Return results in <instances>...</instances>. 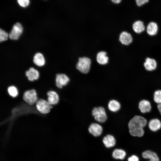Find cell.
<instances>
[{"label":"cell","instance_id":"obj_1","mask_svg":"<svg viewBox=\"0 0 161 161\" xmlns=\"http://www.w3.org/2000/svg\"><path fill=\"white\" fill-rule=\"evenodd\" d=\"M147 124V120L145 117L140 115L135 116L128 124L130 134L133 136L142 137L144 132L143 128Z\"/></svg>","mask_w":161,"mask_h":161},{"label":"cell","instance_id":"obj_2","mask_svg":"<svg viewBox=\"0 0 161 161\" xmlns=\"http://www.w3.org/2000/svg\"><path fill=\"white\" fill-rule=\"evenodd\" d=\"M92 64L90 58L86 57H79L76 67L80 73L84 74H88L90 72Z\"/></svg>","mask_w":161,"mask_h":161},{"label":"cell","instance_id":"obj_3","mask_svg":"<svg viewBox=\"0 0 161 161\" xmlns=\"http://www.w3.org/2000/svg\"><path fill=\"white\" fill-rule=\"evenodd\" d=\"M91 114L94 119L100 123L105 122L107 119L106 110L102 106L94 107L92 111Z\"/></svg>","mask_w":161,"mask_h":161},{"label":"cell","instance_id":"obj_4","mask_svg":"<svg viewBox=\"0 0 161 161\" xmlns=\"http://www.w3.org/2000/svg\"><path fill=\"white\" fill-rule=\"evenodd\" d=\"M36 107L38 111L41 114L49 113L53 106L44 99L39 98L36 103Z\"/></svg>","mask_w":161,"mask_h":161},{"label":"cell","instance_id":"obj_5","mask_svg":"<svg viewBox=\"0 0 161 161\" xmlns=\"http://www.w3.org/2000/svg\"><path fill=\"white\" fill-rule=\"evenodd\" d=\"M23 99L29 105H34L38 99L36 90L33 89L26 91L23 94Z\"/></svg>","mask_w":161,"mask_h":161},{"label":"cell","instance_id":"obj_6","mask_svg":"<svg viewBox=\"0 0 161 161\" xmlns=\"http://www.w3.org/2000/svg\"><path fill=\"white\" fill-rule=\"evenodd\" d=\"M70 81V78L65 74L58 73L56 75L55 85L58 89H62L64 87L66 86Z\"/></svg>","mask_w":161,"mask_h":161},{"label":"cell","instance_id":"obj_7","mask_svg":"<svg viewBox=\"0 0 161 161\" xmlns=\"http://www.w3.org/2000/svg\"><path fill=\"white\" fill-rule=\"evenodd\" d=\"M23 31V27L19 22L14 24L9 34V37L12 40H17Z\"/></svg>","mask_w":161,"mask_h":161},{"label":"cell","instance_id":"obj_8","mask_svg":"<svg viewBox=\"0 0 161 161\" xmlns=\"http://www.w3.org/2000/svg\"><path fill=\"white\" fill-rule=\"evenodd\" d=\"M119 40L122 45L128 46L132 43L133 38L130 33L123 31L119 35Z\"/></svg>","mask_w":161,"mask_h":161},{"label":"cell","instance_id":"obj_9","mask_svg":"<svg viewBox=\"0 0 161 161\" xmlns=\"http://www.w3.org/2000/svg\"><path fill=\"white\" fill-rule=\"evenodd\" d=\"M103 130L100 125L95 123H91L88 128L89 132L95 137L100 136Z\"/></svg>","mask_w":161,"mask_h":161},{"label":"cell","instance_id":"obj_10","mask_svg":"<svg viewBox=\"0 0 161 161\" xmlns=\"http://www.w3.org/2000/svg\"><path fill=\"white\" fill-rule=\"evenodd\" d=\"M143 65L146 70L151 72L156 69L157 64L154 59L148 57L146 58Z\"/></svg>","mask_w":161,"mask_h":161},{"label":"cell","instance_id":"obj_11","mask_svg":"<svg viewBox=\"0 0 161 161\" xmlns=\"http://www.w3.org/2000/svg\"><path fill=\"white\" fill-rule=\"evenodd\" d=\"M106 52L102 51L98 52L97 54L96 60L97 63L101 65H105L109 62V58L107 55Z\"/></svg>","mask_w":161,"mask_h":161},{"label":"cell","instance_id":"obj_12","mask_svg":"<svg viewBox=\"0 0 161 161\" xmlns=\"http://www.w3.org/2000/svg\"><path fill=\"white\" fill-rule=\"evenodd\" d=\"M47 95L48 96L47 101L51 105H56L59 102V97L55 92L50 90L47 92Z\"/></svg>","mask_w":161,"mask_h":161},{"label":"cell","instance_id":"obj_13","mask_svg":"<svg viewBox=\"0 0 161 161\" xmlns=\"http://www.w3.org/2000/svg\"><path fill=\"white\" fill-rule=\"evenodd\" d=\"M25 75L29 80L33 81L38 80L39 77V72L33 67H30L25 72Z\"/></svg>","mask_w":161,"mask_h":161},{"label":"cell","instance_id":"obj_14","mask_svg":"<svg viewBox=\"0 0 161 161\" xmlns=\"http://www.w3.org/2000/svg\"><path fill=\"white\" fill-rule=\"evenodd\" d=\"M108 109L109 111L113 113L118 112L121 108V105L119 101L115 99L110 100L108 102Z\"/></svg>","mask_w":161,"mask_h":161},{"label":"cell","instance_id":"obj_15","mask_svg":"<svg viewBox=\"0 0 161 161\" xmlns=\"http://www.w3.org/2000/svg\"><path fill=\"white\" fill-rule=\"evenodd\" d=\"M139 109L143 114L149 112L151 109V106L150 102L147 100H143L139 102Z\"/></svg>","mask_w":161,"mask_h":161},{"label":"cell","instance_id":"obj_16","mask_svg":"<svg viewBox=\"0 0 161 161\" xmlns=\"http://www.w3.org/2000/svg\"><path fill=\"white\" fill-rule=\"evenodd\" d=\"M158 26L157 23L153 21L150 22L146 27V32L150 36L156 35L158 31Z\"/></svg>","mask_w":161,"mask_h":161},{"label":"cell","instance_id":"obj_17","mask_svg":"<svg viewBox=\"0 0 161 161\" xmlns=\"http://www.w3.org/2000/svg\"><path fill=\"white\" fill-rule=\"evenodd\" d=\"M148 123L149 128L152 131H156L161 127V122L157 118L152 119Z\"/></svg>","mask_w":161,"mask_h":161},{"label":"cell","instance_id":"obj_18","mask_svg":"<svg viewBox=\"0 0 161 161\" xmlns=\"http://www.w3.org/2000/svg\"><path fill=\"white\" fill-rule=\"evenodd\" d=\"M103 143L107 148L114 146L116 144V140L114 137L110 134H108L103 138Z\"/></svg>","mask_w":161,"mask_h":161},{"label":"cell","instance_id":"obj_19","mask_svg":"<svg viewBox=\"0 0 161 161\" xmlns=\"http://www.w3.org/2000/svg\"><path fill=\"white\" fill-rule=\"evenodd\" d=\"M132 27L134 31L138 34L143 32L145 30V27L143 22L140 20L135 21L132 24Z\"/></svg>","mask_w":161,"mask_h":161},{"label":"cell","instance_id":"obj_20","mask_svg":"<svg viewBox=\"0 0 161 161\" xmlns=\"http://www.w3.org/2000/svg\"><path fill=\"white\" fill-rule=\"evenodd\" d=\"M33 62L38 66L41 67L44 66L45 60L43 55L39 52L36 53L33 57Z\"/></svg>","mask_w":161,"mask_h":161},{"label":"cell","instance_id":"obj_21","mask_svg":"<svg viewBox=\"0 0 161 161\" xmlns=\"http://www.w3.org/2000/svg\"><path fill=\"white\" fill-rule=\"evenodd\" d=\"M143 157L145 159H148L149 161H159L157 154L151 151L148 150L143 152L142 154Z\"/></svg>","mask_w":161,"mask_h":161},{"label":"cell","instance_id":"obj_22","mask_svg":"<svg viewBox=\"0 0 161 161\" xmlns=\"http://www.w3.org/2000/svg\"><path fill=\"white\" fill-rule=\"evenodd\" d=\"M126 156L125 151L121 149H115L113 151L112 156L116 159H124Z\"/></svg>","mask_w":161,"mask_h":161},{"label":"cell","instance_id":"obj_23","mask_svg":"<svg viewBox=\"0 0 161 161\" xmlns=\"http://www.w3.org/2000/svg\"><path fill=\"white\" fill-rule=\"evenodd\" d=\"M9 95L13 98L17 97L18 95V92L17 88L14 86H9L7 89Z\"/></svg>","mask_w":161,"mask_h":161},{"label":"cell","instance_id":"obj_24","mask_svg":"<svg viewBox=\"0 0 161 161\" xmlns=\"http://www.w3.org/2000/svg\"><path fill=\"white\" fill-rule=\"evenodd\" d=\"M154 100L157 104L161 103V90H157L154 92Z\"/></svg>","mask_w":161,"mask_h":161},{"label":"cell","instance_id":"obj_25","mask_svg":"<svg viewBox=\"0 0 161 161\" xmlns=\"http://www.w3.org/2000/svg\"><path fill=\"white\" fill-rule=\"evenodd\" d=\"M9 37V34L4 30L0 29V42L7 40Z\"/></svg>","mask_w":161,"mask_h":161},{"label":"cell","instance_id":"obj_26","mask_svg":"<svg viewBox=\"0 0 161 161\" xmlns=\"http://www.w3.org/2000/svg\"><path fill=\"white\" fill-rule=\"evenodd\" d=\"M17 1L19 4L23 7L27 6L29 3V0H18Z\"/></svg>","mask_w":161,"mask_h":161},{"label":"cell","instance_id":"obj_27","mask_svg":"<svg viewBox=\"0 0 161 161\" xmlns=\"http://www.w3.org/2000/svg\"><path fill=\"white\" fill-rule=\"evenodd\" d=\"M149 1L148 0H136V4L139 7H140L143 5L148 3Z\"/></svg>","mask_w":161,"mask_h":161},{"label":"cell","instance_id":"obj_28","mask_svg":"<svg viewBox=\"0 0 161 161\" xmlns=\"http://www.w3.org/2000/svg\"><path fill=\"white\" fill-rule=\"evenodd\" d=\"M128 161H139L138 157L136 156L133 155L128 158Z\"/></svg>","mask_w":161,"mask_h":161},{"label":"cell","instance_id":"obj_29","mask_svg":"<svg viewBox=\"0 0 161 161\" xmlns=\"http://www.w3.org/2000/svg\"><path fill=\"white\" fill-rule=\"evenodd\" d=\"M113 3L115 4H119L121 2L122 0H111Z\"/></svg>","mask_w":161,"mask_h":161},{"label":"cell","instance_id":"obj_30","mask_svg":"<svg viewBox=\"0 0 161 161\" xmlns=\"http://www.w3.org/2000/svg\"><path fill=\"white\" fill-rule=\"evenodd\" d=\"M157 108L159 111V112L161 115V103L160 104H158L157 106Z\"/></svg>","mask_w":161,"mask_h":161}]
</instances>
